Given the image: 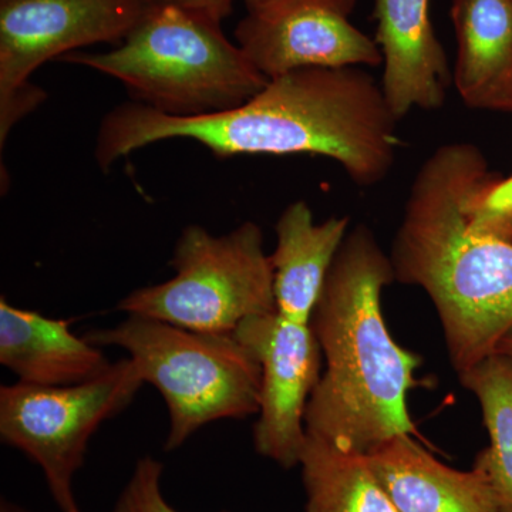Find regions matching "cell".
<instances>
[{"instance_id":"obj_24","label":"cell","mask_w":512,"mask_h":512,"mask_svg":"<svg viewBox=\"0 0 512 512\" xmlns=\"http://www.w3.org/2000/svg\"><path fill=\"white\" fill-rule=\"evenodd\" d=\"M508 114H512V97H511V103H510V107H508V111H507Z\"/></svg>"},{"instance_id":"obj_23","label":"cell","mask_w":512,"mask_h":512,"mask_svg":"<svg viewBox=\"0 0 512 512\" xmlns=\"http://www.w3.org/2000/svg\"><path fill=\"white\" fill-rule=\"evenodd\" d=\"M2 512H28L22 510V508L18 507V505H13L12 503H2Z\"/></svg>"},{"instance_id":"obj_18","label":"cell","mask_w":512,"mask_h":512,"mask_svg":"<svg viewBox=\"0 0 512 512\" xmlns=\"http://www.w3.org/2000/svg\"><path fill=\"white\" fill-rule=\"evenodd\" d=\"M464 212L468 231L512 244V175L493 171L470 192Z\"/></svg>"},{"instance_id":"obj_21","label":"cell","mask_w":512,"mask_h":512,"mask_svg":"<svg viewBox=\"0 0 512 512\" xmlns=\"http://www.w3.org/2000/svg\"><path fill=\"white\" fill-rule=\"evenodd\" d=\"M495 353H503V355L512 356V330L501 340L500 346H498L497 352Z\"/></svg>"},{"instance_id":"obj_19","label":"cell","mask_w":512,"mask_h":512,"mask_svg":"<svg viewBox=\"0 0 512 512\" xmlns=\"http://www.w3.org/2000/svg\"><path fill=\"white\" fill-rule=\"evenodd\" d=\"M161 476L160 461L148 456L140 458L111 512H180L165 500Z\"/></svg>"},{"instance_id":"obj_8","label":"cell","mask_w":512,"mask_h":512,"mask_svg":"<svg viewBox=\"0 0 512 512\" xmlns=\"http://www.w3.org/2000/svg\"><path fill=\"white\" fill-rule=\"evenodd\" d=\"M150 0H0V147L46 93L30 77L50 60L120 43Z\"/></svg>"},{"instance_id":"obj_14","label":"cell","mask_w":512,"mask_h":512,"mask_svg":"<svg viewBox=\"0 0 512 512\" xmlns=\"http://www.w3.org/2000/svg\"><path fill=\"white\" fill-rule=\"evenodd\" d=\"M453 84L471 109L507 113L512 97V0H451Z\"/></svg>"},{"instance_id":"obj_3","label":"cell","mask_w":512,"mask_h":512,"mask_svg":"<svg viewBox=\"0 0 512 512\" xmlns=\"http://www.w3.org/2000/svg\"><path fill=\"white\" fill-rule=\"evenodd\" d=\"M491 173L474 144L437 147L417 170L389 252L396 282L433 302L457 375L494 355L512 330V244L468 231L464 212Z\"/></svg>"},{"instance_id":"obj_7","label":"cell","mask_w":512,"mask_h":512,"mask_svg":"<svg viewBox=\"0 0 512 512\" xmlns=\"http://www.w3.org/2000/svg\"><path fill=\"white\" fill-rule=\"evenodd\" d=\"M144 380L130 357L109 372L73 386L16 383L0 389V439L18 448L45 473L60 512H83L73 480L101 424L133 402Z\"/></svg>"},{"instance_id":"obj_22","label":"cell","mask_w":512,"mask_h":512,"mask_svg":"<svg viewBox=\"0 0 512 512\" xmlns=\"http://www.w3.org/2000/svg\"><path fill=\"white\" fill-rule=\"evenodd\" d=\"M268 2H271V0H244L248 12H252V10L259 9L261 8V6L266 5V3Z\"/></svg>"},{"instance_id":"obj_5","label":"cell","mask_w":512,"mask_h":512,"mask_svg":"<svg viewBox=\"0 0 512 512\" xmlns=\"http://www.w3.org/2000/svg\"><path fill=\"white\" fill-rule=\"evenodd\" d=\"M84 338L126 350L144 383L163 394L171 421L167 451L214 421L259 412L261 366L234 333L194 332L128 315L120 325L90 330Z\"/></svg>"},{"instance_id":"obj_11","label":"cell","mask_w":512,"mask_h":512,"mask_svg":"<svg viewBox=\"0 0 512 512\" xmlns=\"http://www.w3.org/2000/svg\"><path fill=\"white\" fill-rule=\"evenodd\" d=\"M431 0H375V42L382 53L384 99L397 120L417 107L439 110L453 82L431 20Z\"/></svg>"},{"instance_id":"obj_13","label":"cell","mask_w":512,"mask_h":512,"mask_svg":"<svg viewBox=\"0 0 512 512\" xmlns=\"http://www.w3.org/2000/svg\"><path fill=\"white\" fill-rule=\"evenodd\" d=\"M70 323L0 299V363L20 383L45 387L86 383L109 372L113 363L99 346L77 338Z\"/></svg>"},{"instance_id":"obj_2","label":"cell","mask_w":512,"mask_h":512,"mask_svg":"<svg viewBox=\"0 0 512 512\" xmlns=\"http://www.w3.org/2000/svg\"><path fill=\"white\" fill-rule=\"evenodd\" d=\"M393 282L390 255L372 228L356 225L333 259L309 323L326 369L306 407V433L363 456L399 434H417L407 397L420 386L423 360L387 328L382 292Z\"/></svg>"},{"instance_id":"obj_6","label":"cell","mask_w":512,"mask_h":512,"mask_svg":"<svg viewBox=\"0 0 512 512\" xmlns=\"http://www.w3.org/2000/svg\"><path fill=\"white\" fill-rule=\"evenodd\" d=\"M170 265L173 278L131 292L120 311L202 333H234L245 319L276 312L274 268L255 222L225 235L188 225Z\"/></svg>"},{"instance_id":"obj_15","label":"cell","mask_w":512,"mask_h":512,"mask_svg":"<svg viewBox=\"0 0 512 512\" xmlns=\"http://www.w3.org/2000/svg\"><path fill=\"white\" fill-rule=\"evenodd\" d=\"M350 229V217L316 222L306 201H295L276 221L274 268L276 312L296 323H311L326 276Z\"/></svg>"},{"instance_id":"obj_12","label":"cell","mask_w":512,"mask_h":512,"mask_svg":"<svg viewBox=\"0 0 512 512\" xmlns=\"http://www.w3.org/2000/svg\"><path fill=\"white\" fill-rule=\"evenodd\" d=\"M366 460L400 512H500L483 468L454 470L410 434L387 440Z\"/></svg>"},{"instance_id":"obj_10","label":"cell","mask_w":512,"mask_h":512,"mask_svg":"<svg viewBox=\"0 0 512 512\" xmlns=\"http://www.w3.org/2000/svg\"><path fill=\"white\" fill-rule=\"evenodd\" d=\"M234 335L261 366L256 453L286 470L299 466L308 440L306 407L322 376L319 340L309 323L292 322L278 312L245 319Z\"/></svg>"},{"instance_id":"obj_20","label":"cell","mask_w":512,"mask_h":512,"mask_svg":"<svg viewBox=\"0 0 512 512\" xmlns=\"http://www.w3.org/2000/svg\"><path fill=\"white\" fill-rule=\"evenodd\" d=\"M164 2L175 3V5L183 6L185 9L204 13V15L222 23V20L231 15L235 0H164Z\"/></svg>"},{"instance_id":"obj_4","label":"cell","mask_w":512,"mask_h":512,"mask_svg":"<svg viewBox=\"0 0 512 512\" xmlns=\"http://www.w3.org/2000/svg\"><path fill=\"white\" fill-rule=\"evenodd\" d=\"M59 62L114 77L134 101L174 117L235 109L269 82L224 35L221 22L164 0H150L113 50L73 52Z\"/></svg>"},{"instance_id":"obj_17","label":"cell","mask_w":512,"mask_h":512,"mask_svg":"<svg viewBox=\"0 0 512 512\" xmlns=\"http://www.w3.org/2000/svg\"><path fill=\"white\" fill-rule=\"evenodd\" d=\"M458 379L477 397L490 437L474 464L487 474L500 512H512V356L494 353Z\"/></svg>"},{"instance_id":"obj_1","label":"cell","mask_w":512,"mask_h":512,"mask_svg":"<svg viewBox=\"0 0 512 512\" xmlns=\"http://www.w3.org/2000/svg\"><path fill=\"white\" fill-rule=\"evenodd\" d=\"M399 120L363 67L303 69L269 79L235 109L167 116L137 101L106 114L96 141L107 171L134 151L171 138L194 140L218 158L312 154L340 164L359 187L383 183L396 161Z\"/></svg>"},{"instance_id":"obj_16","label":"cell","mask_w":512,"mask_h":512,"mask_svg":"<svg viewBox=\"0 0 512 512\" xmlns=\"http://www.w3.org/2000/svg\"><path fill=\"white\" fill-rule=\"evenodd\" d=\"M299 466L306 512H400L363 454L308 436Z\"/></svg>"},{"instance_id":"obj_9","label":"cell","mask_w":512,"mask_h":512,"mask_svg":"<svg viewBox=\"0 0 512 512\" xmlns=\"http://www.w3.org/2000/svg\"><path fill=\"white\" fill-rule=\"evenodd\" d=\"M357 0H271L248 12L235 40L266 79L303 69L377 67L375 39L353 25Z\"/></svg>"}]
</instances>
